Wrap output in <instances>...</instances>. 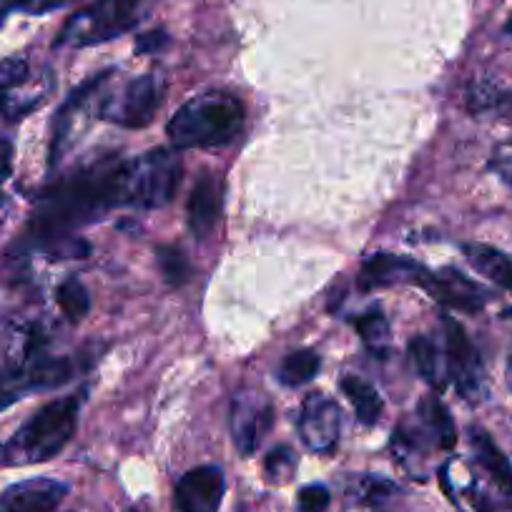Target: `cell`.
<instances>
[{"label":"cell","mask_w":512,"mask_h":512,"mask_svg":"<svg viewBox=\"0 0 512 512\" xmlns=\"http://www.w3.org/2000/svg\"><path fill=\"white\" fill-rule=\"evenodd\" d=\"M472 435V447H475L477 462L487 470V475L497 482L502 492L512 495V465L505 455H502L500 447L490 440V435L482 430H470Z\"/></svg>","instance_id":"ac0fdd59"},{"label":"cell","mask_w":512,"mask_h":512,"mask_svg":"<svg viewBox=\"0 0 512 512\" xmlns=\"http://www.w3.org/2000/svg\"><path fill=\"white\" fill-rule=\"evenodd\" d=\"M13 156H16V149L8 139H0V181L11 179L13 174Z\"/></svg>","instance_id":"4dcf8cb0"},{"label":"cell","mask_w":512,"mask_h":512,"mask_svg":"<svg viewBox=\"0 0 512 512\" xmlns=\"http://www.w3.org/2000/svg\"><path fill=\"white\" fill-rule=\"evenodd\" d=\"M184 176L179 151L156 149L134 161H118L116 196L118 206L161 209L176 196Z\"/></svg>","instance_id":"277c9868"},{"label":"cell","mask_w":512,"mask_h":512,"mask_svg":"<svg viewBox=\"0 0 512 512\" xmlns=\"http://www.w3.org/2000/svg\"><path fill=\"white\" fill-rule=\"evenodd\" d=\"M128 512H136V510H128Z\"/></svg>","instance_id":"e575fe53"},{"label":"cell","mask_w":512,"mask_h":512,"mask_svg":"<svg viewBox=\"0 0 512 512\" xmlns=\"http://www.w3.org/2000/svg\"><path fill=\"white\" fill-rule=\"evenodd\" d=\"M505 31H507V36H512V18H510V21H507V26H505Z\"/></svg>","instance_id":"d6a6232c"},{"label":"cell","mask_w":512,"mask_h":512,"mask_svg":"<svg viewBox=\"0 0 512 512\" xmlns=\"http://www.w3.org/2000/svg\"><path fill=\"white\" fill-rule=\"evenodd\" d=\"M106 78H108V71H103V73H98V76L88 78V81L83 83V86H78L76 91L68 96V101L61 106V111H58V116H56V126H53L51 156H48V166H51V169L58 164V161H61L63 151H66L68 136H71V128H73V116L81 111L83 103H86V98L91 96L93 91H98L103 83H106Z\"/></svg>","instance_id":"9a60e30c"},{"label":"cell","mask_w":512,"mask_h":512,"mask_svg":"<svg viewBox=\"0 0 512 512\" xmlns=\"http://www.w3.org/2000/svg\"><path fill=\"white\" fill-rule=\"evenodd\" d=\"M297 430L304 445L312 452H319V455L334 452L339 442V430H342V412H339L337 402L322 392H312L302 402Z\"/></svg>","instance_id":"9c48e42d"},{"label":"cell","mask_w":512,"mask_h":512,"mask_svg":"<svg viewBox=\"0 0 512 512\" xmlns=\"http://www.w3.org/2000/svg\"><path fill=\"white\" fill-rule=\"evenodd\" d=\"M166 41H169V38H166L164 31H149L144 33V36H139V41H136V51L156 53L166 46Z\"/></svg>","instance_id":"f546056e"},{"label":"cell","mask_w":512,"mask_h":512,"mask_svg":"<svg viewBox=\"0 0 512 512\" xmlns=\"http://www.w3.org/2000/svg\"><path fill=\"white\" fill-rule=\"evenodd\" d=\"M462 251H465V259L475 272H480L482 277L512 294V259L505 251L487 244H465Z\"/></svg>","instance_id":"2e32d148"},{"label":"cell","mask_w":512,"mask_h":512,"mask_svg":"<svg viewBox=\"0 0 512 512\" xmlns=\"http://www.w3.org/2000/svg\"><path fill=\"white\" fill-rule=\"evenodd\" d=\"M422 289H425L432 299H437V302L445 304V307L457 309V312L477 314L482 312V307H485L487 302L485 289L452 267L440 269V272H430V277H427L425 287Z\"/></svg>","instance_id":"4fadbf2b"},{"label":"cell","mask_w":512,"mask_h":512,"mask_svg":"<svg viewBox=\"0 0 512 512\" xmlns=\"http://www.w3.org/2000/svg\"><path fill=\"white\" fill-rule=\"evenodd\" d=\"M156 259H159V269L164 274L166 284H171V287H184L191 279L189 262H186V256L176 246H159Z\"/></svg>","instance_id":"cb8c5ba5"},{"label":"cell","mask_w":512,"mask_h":512,"mask_svg":"<svg viewBox=\"0 0 512 512\" xmlns=\"http://www.w3.org/2000/svg\"><path fill=\"white\" fill-rule=\"evenodd\" d=\"M322 369V357L314 349H297L289 352L277 367V379L284 387H299V384L312 382Z\"/></svg>","instance_id":"ffe728a7"},{"label":"cell","mask_w":512,"mask_h":512,"mask_svg":"<svg viewBox=\"0 0 512 512\" xmlns=\"http://www.w3.org/2000/svg\"><path fill=\"white\" fill-rule=\"evenodd\" d=\"M427 277H430V269L412 262V259L395 254H374L364 262L357 277V287L362 292L392 287V284H420V287H425Z\"/></svg>","instance_id":"7c38bea8"},{"label":"cell","mask_w":512,"mask_h":512,"mask_svg":"<svg viewBox=\"0 0 512 512\" xmlns=\"http://www.w3.org/2000/svg\"><path fill=\"white\" fill-rule=\"evenodd\" d=\"M354 327L374 357L384 359L390 354V324L379 309H369L362 317L354 319Z\"/></svg>","instance_id":"44dd1931"},{"label":"cell","mask_w":512,"mask_h":512,"mask_svg":"<svg viewBox=\"0 0 512 512\" xmlns=\"http://www.w3.org/2000/svg\"><path fill=\"white\" fill-rule=\"evenodd\" d=\"M78 407H81L78 395L41 407L11 440L0 445V467L36 465L61 455L63 447L76 435Z\"/></svg>","instance_id":"3957f363"},{"label":"cell","mask_w":512,"mask_h":512,"mask_svg":"<svg viewBox=\"0 0 512 512\" xmlns=\"http://www.w3.org/2000/svg\"><path fill=\"white\" fill-rule=\"evenodd\" d=\"M274 425V407L256 390L236 392L231 400V437L241 455H254Z\"/></svg>","instance_id":"ba28073f"},{"label":"cell","mask_w":512,"mask_h":512,"mask_svg":"<svg viewBox=\"0 0 512 512\" xmlns=\"http://www.w3.org/2000/svg\"><path fill=\"white\" fill-rule=\"evenodd\" d=\"M26 392H28V384L21 369L0 367V412L6 410V407H11L13 402L21 400Z\"/></svg>","instance_id":"d4e9b609"},{"label":"cell","mask_w":512,"mask_h":512,"mask_svg":"<svg viewBox=\"0 0 512 512\" xmlns=\"http://www.w3.org/2000/svg\"><path fill=\"white\" fill-rule=\"evenodd\" d=\"M294 467H297V460H294V455L289 447H277V450L269 452L267 460H264V472H267V477L272 482L289 480L294 472Z\"/></svg>","instance_id":"484cf974"},{"label":"cell","mask_w":512,"mask_h":512,"mask_svg":"<svg viewBox=\"0 0 512 512\" xmlns=\"http://www.w3.org/2000/svg\"><path fill=\"white\" fill-rule=\"evenodd\" d=\"M66 495V482L51 480V477H33V480L16 482L0 492V512H58Z\"/></svg>","instance_id":"8fae6325"},{"label":"cell","mask_w":512,"mask_h":512,"mask_svg":"<svg viewBox=\"0 0 512 512\" xmlns=\"http://www.w3.org/2000/svg\"><path fill=\"white\" fill-rule=\"evenodd\" d=\"M244 103L231 93H204L186 101L171 116L166 134L174 149H214L226 146L244 128Z\"/></svg>","instance_id":"7a4b0ae2"},{"label":"cell","mask_w":512,"mask_h":512,"mask_svg":"<svg viewBox=\"0 0 512 512\" xmlns=\"http://www.w3.org/2000/svg\"><path fill=\"white\" fill-rule=\"evenodd\" d=\"M161 101H164V83L156 73H146L128 83L116 98L103 103L101 116L123 128H144L156 116Z\"/></svg>","instance_id":"8992f818"},{"label":"cell","mask_w":512,"mask_h":512,"mask_svg":"<svg viewBox=\"0 0 512 512\" xmlns=\"http://www.w3.org/2000/svg\"><path fill=\"white\" fill-rule=\"evenodd\" d=\"M224 209V181L219 174H204L189 196V229L196 239H209Z\"/></svg>","instance_id":"5bb4252c"},{"label":"cell","mask_w":512,"mask_h":512,"mask_svg":"<svg viewBox=\"0 0 512 512\" xmlns=\"http://www.w3.org/2000/svg\"><path fill=\"white\" fill-rule=\"evenodd\" d=\"M3 204H6V196L0 194V209H3Z\"/></svg>","instance_id":"836d02e7"},{"label":"cell","mask_w":512,"mask_h":512,"mask_svg":"<svg viewBox=\"0 0 512 512\" xmlns=\"http://www.w3.org/2000/svg\"><path fill=\"white\" fill-rule=\"evenodd\" d=\"M28 78V61L21 56H11L0 61V93L23 86Z\"/></svg>","instance_id":"4316f807"},{"label":"cell","mask_w":512,"mask_h":512,"mask_svg":"<svg viewBox=\"0 0 512 512\" xmlns=\"http://www.w3.org/2000/svg\"><path fill=\"white\" fill-rule=\"evenodd\" d=\"M445 362H447V377L455 379V387L465 400H480L485 392V367L467 339L465 329L457 319L445 317Z\"/></svg>","instance_id":"52a82bcc"},{"label":"cell","mask_w":512,"mask_h":512,"mask_svg":"<svg viewBox=\"0 0 512 512\" xmlns=\"http://www.w3.org/2000/svg\"><path fill=\"white\" fill-rule=\"evenodd\" d=\"M329 490L324 485H307L299 490V510L302 512H324L329 507Z\"/></svg>","instance_id":"f1b7e54d"},{"label":"cell","mask_w":512,"mask_h":512,"mask_svg":"<svg viewBox=\"0 0 512 512\" xmlns=\"http://www.w3.org/2000/svg\"><path fill=\"white\" fill-rule=\"evenodd\" d=\"M224 472L216 465H201L186 472L174 487L179 512H219L224 500Z\"/></svg>","instance_id":"30bf717a"},{"label":"cell","mask_w":512,"mask_h":512,"mask_svg":"<svg viewBox=\"0 0 512 512\" xmlns=\"http://www.w3.org/2000/svg\"><path fill=\"white\" fill-rule=\"evenodd\" d=\"M339 387H342L344 397H347L349 405H352L357 420L362 422V425H377V420L382 417L384 402H382V397H379V392L374 390L372 384H369L367 379L354 377V374H347V377L342 379V384H339Z\"/></svg>","instance_id":"e0dca14e"},{"label":"cell","mask_w":512,"mask_h":512,"mask_svg":"<svg viewBox=\"0 0 512 512\" xmlns=\"http://www.w3.org/2000/svg\"><path fill=\"white\" fill-rule=\"evenodd\" d=\"M76 3V0H3V6L8 11H23L31 13V16H43V13L58 11V8H66Z\"/></svg>","instance_id":"83f0119b"},{"label":"cell","mask_w":512,"mask_h":512,"mask_svg":"<svg viewBox=\"0 0 512 512\" xmlns=\"http://www.w3.org/2000/svg\"><path fill=\"white\" fill-rule=\"evenodd\" d=\"M6 13L8 8H0V26H3V21H6Z\"/></svg>","instance_id":"1f68e13d"},{"label":"cell","mask_w":512,"mask_h":512,"mask_svg":"<svg viewBox=\"0 0 512 512\" xmlns=\"http://www.w3.org/2000/svg\"><path fill=\"white\" fill-rule=\"evenodd\" d=\"M116 169V159L98 161L43 191L28 224V239L53 259H86L88 244L71 231L118 206Z\"/></svg>","instance_id":"6da1fadb"},{"label":"cell","mask_w":512,"mask_h":512,"mask_svg":"<svg viewBox=\"0 0 512 512\" xmlns=\"http://www.w3.org/2000/svg\"><path fill=\"white\" fill-rule=\"evenodd\" d=\"M58 307H61V312L66 314L71 322H81V319L86 317L88 309H91V297H88L81 279L68 277L66 282L58 287Z\"/></svg>","instance_id":"603a6c76"},{"label":"cell","mask_w":512,"mask_h":512,"mask_svg":"<svg viewBox=\"0 0 512 512\" xmlns=\"http://www.w3.org/2000/svg\"><path fill=\"white\" fill-rule=\"evenodd\" d=\"M410 359L415 364L417 374L432 384L435 390H442L447 382V362L440 354L437 344L430 337H415L410 342Z\"/></svg>","instance_id":"d6986e66"},{"label":"cell","mask_w":512,"mask_h":512,"mask_svg":"<svg viewBox=\"0 0 512 512\" xmlns=\"http://www.w3.org/2000/svg\"><path fill=\"white\" fill-rule=\"evenodd\" d=\"M420 417L425 420L430 435L435 437L437 447H442V450H450V447H455V442H457L455 425H452V417H450V412H447V407L442 405L437 397H430V400L422 402Z\"/></svg>","instance_id":"7402d4cb"},{"label":"cell","mask_w":512,"mask_h":512,"mask_svg":"<svg viewBox=\"0 0 512 512\" xmlns=\"http://www.w3.org/2000/svg\"><path fill=\"white\" fill-rule=\"evenodd\" d=\"M139 23V0H93L91 6L68 18L58 46H96L123 36Z\"/></svg>","instance_id":"5b68a950"}]
</instances>
